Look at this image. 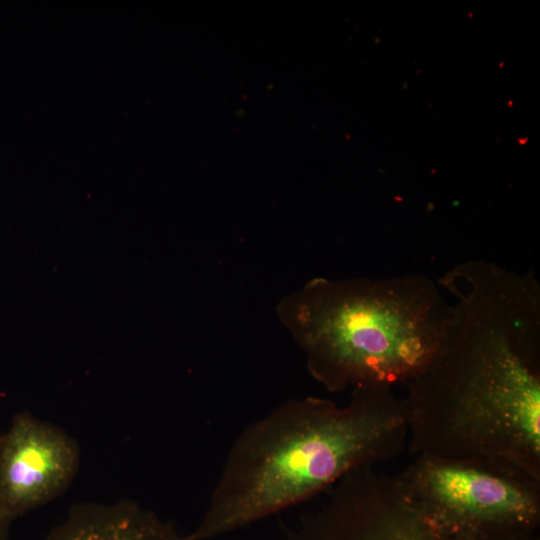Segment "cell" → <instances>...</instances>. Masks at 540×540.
Wrapping results in <instances>:
<instances>
[{
    "label": "cell",
    "instance_id": "8",
    "mask_svg": "<svg viewBox=\"0 0 540 540\" xmlns=\"http://www.w3.org/2000/svg\"><path fill=\"white\" fill-rule=\"evenodd\" d=\"M11 521L0 510V540L7 539L8 527Z\"/></svg>",
    "mask_w": 540,
    "mask_h": 540
},
{
    "label": "cell",
    "instance_id": "3",
    "mask_svg": "<svg viewBox=\"0 0 540 540\" xmlns=\"http://www.w3.org/2000/svg\"><path fill=\"white\" fill-rule=\"evenodd\" d=\"M423 275L317 277L284 297L277 315L311 376L329 392L407 384L440 351L451 317Z\"/></svg>",
    "mask_w": 540,
    "mask_h": 540
},
{
    "label": "cell",
    "instance_id": "7",
    "mask_svg": "<svg viewBox=\"0 0 540 540\" xmlns=\"http://www.w3.org/2000/svg\"><path fill=\"white\" fill-rule=\"evenodd\" d=\"M46 540H190L172 524L132 502L74 507Z\"/></svg>",
    "mask_w": 540,
    "mask_h": 540
},
{
    "label": "cell",
    "instance_id": "1",
    "mask_svg": "<svg viewBox=\"0 0 540 540\" xmlns=\"http://www.w3.org/2000/svg\"><path fill=\"white\" fill-rule=\"evenodd\" d=\"M455 298L444 343L406 384L411 454L488 460L540 479V285L486 260L439 280Z\"/></svg>",
    "mask_w": 540,
    "mask_h": 540
},
{
    "label": "cell",
    "instance_id": "2",
    "mask_svg": "<svg viewBox=\"0 0 540 540\" xmlns=\"http://www.w3.org/2000/svg\"><path fill=\"white\" fill-rule=\"evenodd\" d=\"M393 387L351 390L344 405L288 400L237 437L190 540H210L311 499L351 472L390 460L408 439Z\"/></svg>",
    "mask_w": 540,
    "mask_h": 540
},
{
    "label": "cell",
    "instance_id": "4",
    "mask_svg": "<svg viewBox=\"0 0 540 540\" xmlns=\"http://www.w3.org/2000/svg\"><path fill=\"white\" fill-rule=\"evenodd\" d=\"M403 499L458 540H528L540 526V479L488 460L417 455L394 476Z\"/></svg>",
    "mask_w": 540,
    "mask_h": 540
},
{
    "label": "cell",
    "instance_id": "6",
    "mask_svg": "<svg viewBox=\"0 0 540 540\" xmlns=\"http://www.w3.org/2000/svg\"><path fill=\"white\" fill-rule=\"evenodd\" d=\"M79 450L63 430L17 414L0 435V510L10 520L60 495L77 472Z\"/></svg>",
    "mask_w": 540,
    "mask_h": 540
},
{
    "label": "cell",
    "instance_id": "5",
    "mask_svg": "<svg viewBox=\"0 0 540 540\" xmlns=\"http://www.w3.org/2000/svg\"><path fill=\"white\" fill-rule=\"evenodd\" d=\"M333 487L287 540H458L425 520L403 499L394 476L374 466L351 472Z\"/></svg>",
    "mask_w": 540,
    "mask_h": 540
}]
</instances>
